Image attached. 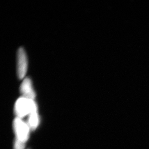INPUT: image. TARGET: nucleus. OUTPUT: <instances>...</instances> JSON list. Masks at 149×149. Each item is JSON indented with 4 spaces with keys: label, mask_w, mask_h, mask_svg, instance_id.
I'll return each mask as SVG.
<instances>
[{
    "label": "nucleus",
    "mask_w": 149,
    "mask_h": 149,
    "mask_svg": "<svg viewBox=\"0 0 149 149\" xmlns=\"http://www.w3.org/2000/svg\"><path fill=\"white\" fill-rule=\"evenodd\" d=\"M35 103L34 100H29L23 97L17 100L15 110L17 117L22 118L27 114H29L31 108Z\"/></svg>",
    "instance_id": "nucleus-1"
},
{
    "label": "nucleus",
    "mask_w": 149,
    "mask_h": 149,
    "mask_svg": "<svg viewBox=\"0 0 149 149\" xmlns=\"http://www.w3.org/2000/svg\"><path fill=\"white\" fill-rule=\"evenodd\" d=\"M28 67V57L24 48H19L17 52V74L19 79L24 78Z\"/></svg>",
    "instance_id": "nucleus-2"
},
{
    "label": "nucleus",
    "mask_w": 149,
    "mask_h": 149,
    "mask_svg": "<svg viewBox=\"0 0 149 149\" xmlns=\"http://www.w3.org/2000/svg\"><path fill=\"white\" fill-rule=\"evenodd\" d=\"M14 128L17 136L16 139L25 143L29 135V125L23 122L21 118L17 117L14 122Z\"/></svg>",
    "instance_id": "nucleus-3"
},
{
    "label": "nucleus",
    "mask_w": 149,
    "mask_h": 149,
    "mask_svg": "<svg viewBox=\"0 0 149 149\" xmlns=\"http://www.w3.org/2000/svg\"><path fill=\"white\" fill-rule=\"evenodd\" d=\"M20 91L23 97L29 100H34L36 94L34 90L33 83L30 78H24L20 87Z\"/></svg>",
    "instance_id": "nucleus-4"
},
{
    "label": "nucleus",
    "mask_w": 149,
    "mask_h": 149,
    "mask_svg": "<svg viewBox=\"0 0 149 149\" xmlns=\"http://www.w3.org/2000/svg\"><path fill=\"white\" fill-rule=\"evenodd\" d=\"M39 123V118L37 113V107L35 103L31 108L29 113V127L31 130H34L36 128Z\"/></svg>",
    "instance_id": "nucleus-5"
},
{
    "label": "nucleus",
    "mask_w": 149,
    "mask_h": 149,
    "mask_svg": "<svg viewBox=\"0 0 149 149\" xmlns=\"http://www.w3.org/2000/svg\"><path fill=\"white\" fill-rule=\"evenodd\" d=\"M24 147H25V143L16 139L15 144V149H24Z\"/></svg>",
    "instance_id": "nucleus-6"
}]
</instances>
